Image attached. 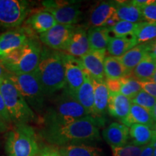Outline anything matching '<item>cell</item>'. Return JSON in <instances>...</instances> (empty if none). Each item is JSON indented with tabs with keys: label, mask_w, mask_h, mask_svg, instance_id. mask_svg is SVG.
Returning <instances> with one entry per match:
<instances>
[{
	"label": "cell",
	"mask_w": 156,
	"mask_h": 156,
	"mask_svg": "<svg viewBox=\"0 0 156 156\" xmlns=\"http://www.w3.org/2000/svg\"><path fill=\"white\" fill-rule=\"evenodd\" d=\"M36 156H61L58 149L54 147L53 146H44L39 149Z\"/></svg>",
	"instance_id": "8d00e7d4"
},
{
	"label": "cell",
	"mask_w": 156,
	"mask_h": 156,
	"mask_svg": "<svg viewBox=\"0 0 156 156\" xmlns=\"http://www.w3.org/2000/svg\"><path fill=\"white\" fill-rule=\"evenodd\" d=\"M134 36L124 37H112L109 41L108 47V53L115 57H120L137 45Z\"/></svg>",
	"instance_id": "cb8c5ba5"
},
{
	"label": "cell",
	"mask_w": 156,
	"mask_h": 156,
	"mask_svg": "<svg viewBox=\"0 0 156 156\" xmlns=\"http://www.w3.org/2000/svg\"><path fill=\"white\" fill-rule=\"evenodd\" d=\"M30 11V3L25 0H0V28H18Z\"/></svg>",
	"instance_id": "ba28073f"
},
{
	"label": "cell",
	"mask_w": 156,
	"mask_h": 156,
	"mask_svg": "<svg viewBox=\"0 0 156 156\" xmlns=\"http://www.w3.org/2000/svg\"><path fill=\"white\" fill-rule=\"evenodd\" d=\"M150 81H152V82H153V83H156V71H155V73H154L153 76L152 77V78H151V80H150Z\"/></svg>",
	"instance_id": "7dc6e473"
},
{
	"label": "cell",
	"mask_w": 156,
	"mask_h": 156,
	"mask_svg": "<svg viewBox=\"0 0 156 156\" xmlns=\"http://www.w3.org/2000/svg\"><path fill=\"white\" fill-rule=\"evenodd\" d=\"M153 136V129L144 124H134L129 128V137L132 144L143 147L151 142Z\"/></svg>",
	"instance_id": "83f0119b"
},
{
	"label": "cell",
	"mask_w": 156,
	"mask_h": 156,
	"mask_svg": "<svg viewBox=\"0 0 156 156\" xmlns=\"http://www.w3.org/2000/svg\"><path fill=\"white\" fill-rule=\"evenodd\" d=\"M132 2H133L134 5L141 8V7H145L146 5L154 3L155 2V0H134V1H132Z\"/></svg>",
	"instance_id": "b9f144b4"
},
{
	"label": "cell",
	"mask_w": 156,
	"mask_h": 156,
	"mask_svg": "<svg viewBox=\"0 0 156 156\" xmlns=\"http://www.w3.org/2000/svg\"><path fill=\"white\" fill-rule=\"evenodd\" d=\"M142 12V15L144 20L148 23H156V3L155 1L154 3L151 5H146L140 8Z\"/></svg>",
	"instance_id": "e575fe53"
},
{
	"label": "cell",
	"mask_w": 156,
	"mask_h": 156,
	"mask_svg": "<svg viewBox=\"0 0 156 156\" xmlns=\"http://www.w3.org/2000/svg\"><path fill=\"white\" fill-rule=\"evenodd\" d=\"M110 33L109 28L106 27L90 28L87 30V38L90 50H106L112 38Z\"/></svg>",
	"instance_id": "d4e9b609"
},
{
	"label": "cell",
	"mask_w": 156,
	"mask_h": 156,
	"mask_svg": "<svg viewBox=\"0 0 156 156\" xmlns=\"http://www.w3.org/2000/svg\"><path fill=\"white\" fill-rule=\"evenodd\" d=\"M90 116L73 95L64 90L44 113V123L46 126H58L70 124Z\"/></svg>",
	"instance_id": "277c9868"
},
{
	"label": "cell",
	"mask_w": 156,
	"mask_h": 156,
	"mask_svg": "<svg viewBox=\"0 0 156 156\" xmlns=\"http://www.w3.org/2000/svg\"><path fill=\"white\" fill-rule=\"evenodd\" d=\"M10 73H9L6 70L2 65L0 64V77L2 79H4V78L7 77Z\"/></svg>",
	"instance_id": "7bdbcfd3"
},
{
	"label": "cell",
	"mask_w": 156,
	"mask_h": 156,
	"mask_svg": "<svg viewBox=\"0 0 156 156\" xmlns=\"http://www.w3.org/2000/svg\"><path fill=\"white\" fill-rule=\"evenodd\" d=\"M155 3H156V1H155Z\"/></svg>",
	"instance_id": "816d5d0a"
},
{
	"label": "cell",
	"mask_w": 156,
	"mask_h": 156,
	"mask_svg": "<svg viewBox=\"0 0 156 156\" xmlns=\"http://www.w3.org/2000/svg\"><path fill=\"white\" fill-rule=\"evenodd\" d=\"M155 147L153 144L150 142L147 145L144 146L143 149H142V153L140 154V156H153L154 150H155Z\"/></svg>",
	"instance_id": "ab89813d"
},
{
	"label": "cell",
	"mask_w": 156,
	"mask_h": 156,
	"mask_svg": "<svg viewBox=\"0 0 156 156\" xmlns=\"http://www.w3.org/2000/svg\"><path fill=\"white\" fill-rule=\"evenodd\" d=\"M0 119L4 122H5L7 125L12 123L10 115L9 114V112L7 110L5 101H4L1 93H0Z\"/></svg>",
	"instance_id": "d590c367"
},
{
	"label": "cell",
	"mask_w": 156,
	"mask_h": 156,
	"mask_svg": "<svg viewBox=\"0 0 156 156\" xmlns=\"http://www.w3.org/2000/svg\"><path fill=\"white\" fill-rule=\"evenodd\" d=\"M140 83L142 90L156 99V83L152 81H142Z\"/></svg>",
	"instance_id": "f35d334b"
},
{
	"label": "cell",
	"mask_w": 156,
	"mask_h": 156,
	"mask_svg": "<svg viewBox=\"0 0 156 156\" xmlns=\"http://www.w3.org/2000/svg\"><path fill=\"white\" fill-rule=\"evenodd\" d=\"M35 33L28 27L16 28L0 35V59L23 46Z\"/></svg>",
	"instance_id": "8fae6325"
},
{
	"label": "cell",
	"mask_w": 156,
	"mask_h": 156,
	"mask_svg": "<svg viewBox=\"0 0 156 156\" xmlns=\"http://www.w3.org/2000/svg\"><path fill=\"white\" fill-rule=\"evenodd\" d=\"M8 129V125L0 119V134H2Z\"/></svg>",
	"instance_id": "ee69618b"
},
{
	"label": "cell",
	"mask_w": 156,
	"mask_h": 156,
	"mask_svg": "<svg viewBox=\"0 0 156 156\" xmlns=\"http://www.w3.org/2000/svg\"><path fill=\"white\" fill-rule=\"evenodd\" d=\"M105 81L110 93H120L122 87L121 79H106Z\"/></svg>",
	"instance_id": "74e56055"
},
{
	"label": "cell",
	"mask_w": 156,
	"mask_h": 156,
	"mask_svg": "<svg viewBox=\"0 0 156 156\" xmlns=\"http://www.w3.org/2000/svg\"><path fill=\"white\" fill-rule=\"evenodd\" d=\"M156 71V60L147 54L134 68L132 75L140 82L150 81Z\"/></svg>",
	"instance_id": "4316f807"
},
{
	"label": "cell",
	"mask_w": 156,
	"mask_h": 156,
	"mask_svg": "<svg viewBox=\"0 0 156 156\" xmlns=\"http://www.w3.org/2000/svg\"><path fill=\"white\" fill-rule=\"evenodd\" d=\"M2 95L9 114L15 124H28L36 119V114L13 82L8 77L2 79L0 85Z\"/></svg>",
	"instance_id": "8992f818"
},
{
	"label": "cell",
	"mask_w": 156,
	"mask_h": 156,
	"mask_svg": "<svg viewBox=\"0 0 156 156\" xmlns=\"http://www.w3.org/2000/svg\"><path fill=\"white\" fill-rule=\"evenodd\" d=\"M132 101L120 93H110L108 113L111 116L122 122L129 113Z\"/></svg>",
	"instance_id": "d6986e66"
},
{
	"label": "cell",
	"mask_w": 156,
	"mask_h": 156,
	"mask_svg": "<svg viewBox=\"0 0 156 156\" xmlns=\"http://www.w3.org/2000/svg\"><path fill=\"white\" fill-rule=\"evenodd\" d=\"M122 124L128 127H131L134 124H144L152 127L154 125V122L150 111L132 103L129 113L122 121Z\"/></svg>",
	"instance_id": "7402d4cb"
},
{
	"label": "cell",
	"mask_w": 156,
	"mask_h": 156,
	"mask_svg": "<svg viewBox=\"0 0 156 156\" xmlns=\"http://www.w3.org/2000/svg\"><path fill=\"white\" fill-rule=\"evenodd\" d=\"M116 13V2L104 1L98 3L90 12L88 23L90 28L104 27L110 17Z\"/></svg>",
	"instance_id": "9a60e30c"
},
{
	"label": "cell",
	"mask_w": 156,
	"mask_h": 156,
	"mask_svg": "<svg viewBox=\"0 0 156 156\" xmlns=\"http://www.w3.org/2000/svg\"><path fill=\"white\" fill-rule=\"evenodd\" d=\"M106 50H90L82 56L80 61L85 71L94 80H104V61Z\"/></svg>",
	"instance_id": "4fadbf2b"
},
{
	"label": "cell",
	"mask_w": 156,
	"mask_h": 156,
	"mask_svg": "<svg viewBox=\"0 0 156 156\" xmlns=\"http://www.w3.org/2000/svg\"><path fill=\"white\" fill-rule=\"evenodd\" d=\"M151 114L152 118H153L154 124H155L156 123V103H155V106H154V107L153 108V109L151 110Z\"/></svg>",
	"instance_id": "f6af8a7d"
},
{
	"label": "cell",
	"mask_w": 156,
	"mask_h": 156,
	"mask_svg": "<svg viewBox=\"0 0 156 156\" xmlns=\"http://www.w3.org/2000/svg\"><path fill=\"white\" fill-rule=\"evenodd\" d=\"M131 101L132 103L138 105V106L147 109L150 112H151L156 103V99L155 98L150 95L149 93L144 91L143 90L140 91Z\"/></svg>",
	"instance_id": "836d02e7"
},
{
	"label": "cell",
	"mask_w": 156,
	"mask_h": 156,
	"mask_svg": "<svg viewBox=\"0 0 156 156\" xmlns=\"http://www.w3.org/2000/svg\"><path fill=\"white\" fill-rule=\"evenodd\" d=\"M147 54L148 44H137L124 55L118 58L129 73L132 74L134 68Z\"/></svg>",
	"instance_id": "603a6c76"
},
{
	"label": "cell",
	"mask_w": 156,
	"mask_h": 156,
	"mask_svg": "<svg viewBox=\"0 0 156 156\" xmlns=\"http://www.w3.org/2000/svg\"><path fill=\"white\" fill-rule=\"evenodd\" d=\"M45 10L53 15L58 24L74 25L79 23L82 12L80 3L75 1H44Z\"/></svg>",
	"instance_id": "9c48e42d"
},
{
	"label": "cell",
	"mask_w": 156,
	"mask_h": 156,
	"mask_svg": "<svg viewBox=\"0 0 156 156\" xmlns=\"http://www.w3.org/2000/svg\"><path fill=\"white\" fill-rule=\"evenodd\" d=\"M148 44V54L156 60V40Z\"/></svg>",
	"instance_id": "60d3db41"
},
{
	"label": "cell",
	"mask_w": 156,
	"mask_h": 156,
	"mask_svg": "<svg viewBox=\"0 0 156 156\" xmlns=\"http://www.w3.org/2000/svg\"><path fill=\"white\" fill-rule=\"evenodd\" d=\"M143 147L134 145L133 144H129L121 147H111L113 156H140Z\"/></svg>",
	"instance_id": "d6a6232c"
},
{
	"label": "cell",
	"mask_w": 156,
	"mask_h": 156,
	"mask_svg": "<svg viewBox=\"0 0 156 156\" xmlns=\"http://www.w3.org/2000/svg\"><path fill=\"white\" fill-rule=\"evenodd\" d=\"M5 150L7 156H36L39 147L34 128L28 124H15L7 134Z\"/></svg>",
	"instance_id": "5b68a950"
},
{
	"label": "cell",
	"mask_w": 156,
	"mask_h": 156,
	"mask_svg": "<svg viewBox=\"0 0 156 156\" xmlns=\"http://www.w3.org/2000/svg\"><path fill=\"white\" fill-rule=\"evenodd\" d=\"M92 80L94 87V116L103 117L108 112L110 91L105 80Z\"/></svg>",
	"instance_id": "ac0fdd59"
},
{
	"label": "cell",
	"mask_w": 156,
	"mask_h": 156,
	"mask_svg": "<svg viewBox=\"0 0 156 156\" xmlns=\"http://www.w3.org/2000/svg\"><path fill=\"white\" fill-rule=\"evenodd\" d=\"M136 26H137V23L120 20L114 26L109 28V30L116 37L131 36L134 35Z\"/></svg>",
	"instance_id": "1f68e13d"
},
{
	"label": "cell",
	"mask_w": 156,
	"mask_h": 156,
	"mask_svg": "<svg viewBox=\"0 0 156 156\" xmlns=\"http://www.w3.org/2000/svg\"><path fill=\"white\" fill-rule=\"evenodd\" d=\"M57 24L53 15L46 10L36 12L25 21V26L40 35L47 32Z\"/></svg>",
	"instance_id": "e0dca14e"
},
{
	"label": "cell",
	"mask_w": 156,
	"mask_h": 156,
	"mask_svg": "<svg viewBox=\"0 0 156 156\" xmlns=\"http://www.w3.org/2000/svg\"><path fill=\"white\" fill-rule=\"evenodd\" d=\"M75 28V25L57 24L47 32L41 34L39 39L46 47L58 51H63Z\"/></svg>",
	"instance_id": "7c38bea8"
},
{
	"label": "cell",
	"mask_w": 156,
	"mask_h": 156,
	"mask_svg": "<svg viewBox=\"0 0 156 156\" xmlns=\"http://www.w3.org/2000/svg\"><path fill=\"white\" fill-rule=\"evenodd\" d=\"M102 136L111 147L126 145L129 137V129L123 124L113 122L103 130Z\"/></svg>",
	"instance_id": "2e32d148"
},
{
	"label": "cell",
	"mask_w": 156,
	"mask_h": 156,
	"mask_svg": "<svg viewBox=\"0 0 156 156\" xmlns=\"http://www.w3.org/2000/svg\"><path fill=\"white\" fill-rule=\"evenodd\" d=\"M121 80L122 87L120 93L129 98L130 100H132L140 91L142 90L140 82L135 79L132 75L122 78Z\"/></svg>",
	"instance_id": "4dcf8cb0"
},
{
	"label": "cell",
	"mask_w": 156,
	"mask_h": 156,
	"mask_svg": "<svg viewBox=\"0 0 156 156\" xmlns=\"http://www.w3.org/2000/svg\"><path fill=\"white\" fill-rule=\"evenodd\" d=\"M116 15L119 20L127 21L132 23L144 22L140 7L134 5L132 1H115Z\"/></svg>",
	"instance_id": "44dd1931"
},
{
	"label": "cell",
	"mask_w": 156,
	"mask_h": 156,
	"mask_svg": "<svg viewBox=\"0 0 156 156\" xmlns=\"http://www.w3.org/2000/svg\"><path fill=\"white\" fill-rule=\"evenodd\" d=\"M137 44H149L156 40V23L144 22L137 23L134 32Z\"/></svg>",
	"instance_id": "f546056e"
},
{
	"label": "cell",
	"mask_w": 156,
	"mask_h": 156,
	"mask_svg": "<svg viewBox=\"0 0 156 156\" xmlns=\"http://www.w3.org/2000/svg\"><path fill=\"white\" fill-rule=\"evenodd\" d=\"M18 88L25 101L35 112L41 113L44 111L45 95L34 73L14 75L8 77Z\"/></svg>",
	"instance_id": "52a82bcc"
},
{
	"label": "cell",
	"mask_w": 156,
	"mask_h": 156,
	"mask_svg": "<svg viewBox=\"0 0 156 156\" xmlns=\"http://www.w3.org/2000/svg\"><path fill=\"white\" fill-rule=\"evenodd\" d=\"M153 156H156V147L155 148V150H154V152H153Z\"/></svg>",
	"instance_id": "c3c4849f"
},
{
	"label": "cell",
	"mask_w": 156,
	"mask_h": 156,
	"mask_svg": "<svg viewBox=\"0 0 156 156\" xmlns=\"http://www.w3.org/2000/svg\"><path fill=\"white\" fill-rule=\"evenodd\" d=\"M90 51V47L87 38V31L83 27L76 26L73 36L63 52L77 58H81Z\"/></svg>",
	"instance_id": "5bb4252c"
},
{
	"label": "cell",
	"mask_w": 156,
	"mask_h": 156,
	"mask_svg": "<svg viewBox=\"0 0 156 156\" xmlns=\"http://www.w3.org/2000/svg\"><path fill=\"white\" fill-rule=\"evenodd\" d=\"M58 152L61 156H102L101 149L86 144L62 146Z\"/></svg>",
	"instance_id": "484cf974"
},
{
	"label": "cell",
	"mask_w": 156,
	"mask_h": 156,
	"mask_svg": "<svg viewBox=\"0 0 156 156\" xmlns=\"http://www.w3.org/2000/svg\"><path fill=\"white\" fill-rule=\"evenodd\" d=\"M152 129H153V137L156 138V123H155V124H154V125L152 126Z\"/></svg>",
	"instance_id": "bcb514c9"
},
{
	"label": "cell",
	"mask_w": 156,
	"mask_h": 156,
	"mask_svg": "<svg viewBox=\"0 0 156 156\" xmlns=\"http://www.w3.org/2000/svg\"><path fill=\"white\" fill-rule=\"evenodd\" d=\"M0 156H3L2 155V153H0Z\"/></svg>",
	"instance_id": "f907efd6"
},
{
	"label": "cell",
	"mask_w": 156,
	"mask_h": 156,
	"mask_svg": "<svg viewBox=\"0 0 156 156\" xmlns=\"http://www.w3.org/2000/svg\"><path fill=\"white\" fill-rule=\"evenodd\" d=\"M104 73L106 79H122L131 75L118 57L107 56L104 61Z\"/></svg>",
	"instance_id": "f1b7e54d"
},
{
	"label": "cell",
	"mask_w": 156,
	"mask_h": 156,
	"mask_svg": "<svg viewBox=\"0 0 156 156\" xmlns=\"http://www.w3.org/2000/svg\"><path fill=\"white\" fill-rule=\"evenodd\" d=\"M2 79L1 77H0V85H1V83H2Z\"/></svg>",
	"instance_id": "681fc988"
},
{
	"label": "cell",
	"mask_w": 156,
	"mask_h": 156,
	"mask_svg": "<svg viewBox=\"0 0 156 156\" xmlns=\"http://www.w3.org/2000/svg\"><path fill=\"white\" fill-rule=\"evenodd\" d=\"M104 117L87 116L70 124L58 126H44L40 135L52 145L59 147L100 141V128L104 126Z\"/></svg>",
	"instance_id": "6da1fadb"
},
{
	"label": "cell",
	"mask_w": 156,
	"mask_h": 156,
	"mask_svg": "<svg viewBox=\"0 0 156 156\" xmlns=\"http://www.w3.org/2000/svg\"><path fill=\"white\" fill-rule=\"evenodd\" d=\"M34 73L46 95L64 88L65 70L62 51L43 47L40 62Z\"/></svg>",
	"instance_id": "7a4b0ae2"
},
{
	"label": "cell",
	"mask_w": 156,
	"mask_h": 156,
	"mask_svg": "<svg viewBox=\"0 0 156 156\" xmlns=\"http://www.w3.org/2000/svg\"><path fill=\"white\" fill-rule=\"evenodd\" d=\"M62 55L65 70V87L64 90L75 97L84 83L86 71L80 58L63 51H62Z\"/></svg>",
	"instance_id": "30bf717a"
},
{
	"label": "cell",
	"mask_w": 156,
	"mask_h": 156,
	"mask_svg": "<svg viewBox=\"0 0 156 156\" xmlns=\"http://www.w3.org/2000/svg\"><path fill=\"white\" fill-rule=\"evenodd\" d=\"M75 98L89 115L94 116V87L92 77L86 72L85 80Z\"/></svg>",
	"instance_id": "ffe728a7"
},
{
	"label": "cell",
	"mask_w": 156,
	"mask_h": 156,
	"mask_svg": "<svg viewBox=\"0 0 156 156\" xmlns=\"http://www.w3.org/2000/svg\"><path fill=\"white\" fill-rule=\"evenodd\" d=\"M36 35L29 38L19 48L0 59V64L10 74L33 73L40 62L43 47Z\"/></svg>",
	"instance_id": "3957f363"
}]
</instances>
